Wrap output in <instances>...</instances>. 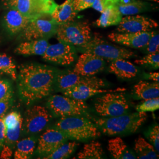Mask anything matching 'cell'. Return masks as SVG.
I'll use <instances>...</instances> for the list:
<instances>
[{"label": "cell", "mask_w": 159, "mask_h": 159, "mask_svg": "<svg viewBox=\"0 0 159 159\" xmlns=\"http://www.w3.org/2000/svg\"><path fill=\"white\" fill-rule=\"evenodd\" d=\"M46 14L31 20L23 30L21 38L23 40L47 39L56 35L58 24L52 18L46 17Z\"/></svg>", "instance_id": "obj_8"}, {"label": "cell", "mask_w": 159, "mask_h": 159, "mask_svg": "<svg viewBox=\"0 0 159 159\" xmlns=\"http://www.w3.org/2000/svg\"><path fill=\"white\" fill-rule=\"evenodd\" d=\"M12 152L11 148L7 146L4 145L2 147V151L1 154V159L10 158L12 156Z\"/></svg>", "instance_id": "obj_42"}, {"label": "cell", "mask_w": 159, "mask_h": 159, "mask_svg": "<svg viewBox=\"0 0 159 159\" xmlns=\"http://www.w3.org/2000/svg\"><path fill=\"white\" fill-rule=\"evenodd\" d=\"M42 56L47 61L61 66H68L75 61L77 54L74 46L59 41L55 44H49Z\"/></svg>", "instance_id": "obj_10"}, {"label": "cell", "mask_w": 159, "mask_h": 159, "mask_svg": "<svg viewBox=\"0 0 159 159\" xmlns=\"http://www.w3.org/2000/svg\"><path fill=\"white\" fill-rule=\"evenodd\" d=\"M134 63L139 65L150 66L154 68H159V52L149 53L146 56L143 57L142 58L135 60Z\"/></svg>", "instance_id": "obj_34"}, {"label": "cell", "mask_w": 159, "mask_h": 159, "mask_svg": "<svg viewBox=\"0 0 159 159\" xmlns=\"http://www.w3.org/2000/svg\"><path fill=\"white\" fill-rule=\"evenodd\" d=\"M122 18V15L116 4L108 7L102 12L101 16L97 20L95 24L99 27H107L118 25Z\"/></svg>", "instance_id": "obj_25"}, {"label": "cell", "mask_w": 159, "mask_h": 159, "mask_svg": "<svg viewBox=\"0 0 159 159\" xmlns=\"http://www.w3.org/2000/svg\"><path fill=\"white\" fill-rule=\"evenodd\" d=\"M90 25L85 21H71L59 24L56 35L58 41L76 47L83 46L92 38Z\"/></svg>", "instance_id": "obj_6"}, {"label": "cell", "mask_w": 159, "mask_h": 159, "mask_svg": "<svg viewBox=\"0 0 159 159\" xmlns=\"http://www.w3.org/2000/svg\"><path fill=\"white\" fill-rule=\"evenodd\" d=\"M94 110L102 117H115L127 113L130 104L123 93L119 91L104 93L94 102Z\"/></svg>", "instance_id": "obj_5"}, {"label": "cell", "mask_w": 159, "mask_h": 159, "mask_svg": "<svg viewBox=\"0 0 159 159\" xmlns=\"http://www.w3.org/2000/svg\"><path fill=\"white\" fill-rule=\"evenodd\" d=\"M158 26V23L153 19L140 15H132L122 17L116 30L119 33H139L150 31Z\"/></svg>", "instance_id": "obj_13"}, {"label": "cell", "mask_w": 159, "mask_h": 159, "mask_svg": "<svg viewBox=\"0 0 159 159\" xmlns=\"http://www.w3.org/2000/svg\"><path fill=\"white\" fill-rule=\"evenodd\" d=\"M68 140L67 137L58 129L55 127L48 129L39 139L37 153L45 157Z\"/></svg>", "instance_id": "obj_15"}, {"label": "cell", "mask_w": 159, "mask_h": 159, "mask_svg": "<svg viewBox=\"0 0 159 159\" xmlns=\"http://www.w3.org/2000/svg\"><path fill=\"white\" fill-rule=\"evenodd\" d=\"M57 4L54 1L47 2L44 0H17L11 8L17 10L24 17L30 20L51 14Z\"/></svg>", "instance_id": "obj_11"}, {"label": "cell", "mask_w": 159, "mask_h": 159, "mask_svg": "<svg viewBox=\"0 0 159 159\" xmlns=\"http://www.w3.org/2000/svg\"><path fill=\"white\" fill-rule=\"evenodd\" d=\"M147 119L146 113L137 111L115 117L93 119V121L103 134L116 136L136 133Z\"/></svg>", "instance_id": "obj_2"}, {"label": "cell", "mask_w": 159, "mask_h": 159, "mask_svg": "<svg viewBox=\"0 0 159 159\" xmlns=\"http://www.w3.org/2000/svg\"><path fill=\"white\" fill-rule=\"evenodd\" d=\"M153 31L139 33H111L108 39L114 43L133 48H143L148 43Z\"/></svg>", "instance_id": "obj_16"}, {"label": "cell", "mask_w": 159, "mask_h": 159, "mask_svg": "<svg viewBox=\"0 0 159 159\" xmlns=\"http://www.w3.org/2000/svg\"><path fill=\"white\" fill-rule=\"evenodd\" d=\"M105 66L104 59L91 52H84L80 56L73 70L83 76H92L102 71Z\"/></svg>", "instance_id": "obj_14"}, {"label": "cell", "mask_w": 159, "mask_h": 159, "mask_svg": "<svg viewBox=\"0 0 159 159\" xmlns=\"http://www.w3.org/2000/svg\"><path fill=\"white\" fill-rule=\"evenodd\" d=\"M54 127L61 131L68 139L75 141L87 140L102 135L95 123L83 116L61 117L56 123Z\"/></svg>", "instance_id": "obj_3"}, {"label": "cell", "mask_w": 159, "mask_h": 159, "mask_svg": "<svg viewBox=\"0 0 159 159\" xmlns=\"http://www.w3.org/2000/svg\"><path fill=\"white\" fill-rule=\"evenodd\" d=\"M12 93L11 83L6 80H0V100Z\"/></svg>", "instance_id": "obj_40"}, {"label": "cell", "mask_w": 159, "mask_h": 159, "mask_svg": "<svg viewBox=\"0 0 159 159\" xmlns=\"http://www.w3.org/2000/svg\"><path fill=\"white\" fill-rule=\"evenodd\" d=\"M79 84L91 86L97 89L106 87V82L94 75L83 76L75 73L73 70H67L60 73H57L54 86L57 91L63 93L66 90Z\"/></svg>", "instance_id": "obj_9"}, {"label": "cell", "mask_w": 159, "mask_h": 159, "mask_svg": "<svg viewBox=\"0 0 159 159\" xmlns=\"http://www.w3.org/2000/svg\"><path fill=\"white\" fill-rule=\"evenodd\" d=\"M4 19L6 27L12 34L21 33L31 21L14 8L7 12Z\"/></svg>", "instance_id": "obj_19"}, {"label": "cell", "mask_w": 159, "mask_h": 159, "mask_svg": "<svg viewBox=\"0 0 159 159\" xmlns=\"http://www.w3.org/2000/svg\"><path fill=\"white\" fill-rule=\"evenodd\" d=\"M125 90V89H118L116 90H106L102 89H97L91 86L83 84H79L75 85L74 87L70 88L63 91V94L66 96L69 97L76 100H80L84 101L85 100L89 98L90 97L95 96L98 94L106 93L107 92L111 91H121Z\"/></svg>", "instance_id": "obj_17"}, {"label": "cell", "mask_w": 159, "mask_h": 159, "mask_svg": "<svg viewBox=\"0 0 159 159\" xmlns=\"http://www.w3.org/2000/svg\"><path fill=\"white\" fill-rule=\"evenodd\" d=\"M146 78L148 79L153 81L154 82H159V73H150L146 75Z\"/></svg>", "instance_id": "obj_43"}, {"label": "cell", "mask_w": 159, "mask_h": 159, "mask_svg": "<svg viewBox=\"0 0 159 159\" xmlns=\"http://www.w3.org/2000/svg\"><path fill=\"white\" fill-rule=\"evenodd\" d=\"M94 0H73L75 11L77 12L92 7Z\"/></svg>", "instance_id": "obj_38"}, {"label": "cell", "mask_w": 159, "mask_h": 159, "mask_svg": "<svg viewBox=\"0 0 159 159\" xmlns=\"http://www.w3.org/2000/svg\"><path fill=\"white\" fill-rule=\"evenodd\" d=\"M0 71L10 75L14 80H17L16 66L11 57L5 54H0Z\"/></svg>", "instance_id": "obj_30"}, {"label": "cell", "mask_w": 159, "mask_h": 159, "mask_svg": "<svg viewBox=\"0 0 159 159\" xmlns=\"http://www.w3.org/2000/svg\"><path fill=\"white\" fill-rule=\"evenodd\" d=\"M2 73H1V72L0 71V77L2 75Z\"/></svg>", "instance_id": "obj_47"}, {"label": "cell", "mask_w": 159, "mask_h": 159, "mask_svg": "<svg viewBox=\"0 0 159 159\" xmlns=\"http://www.w3.org/2000/svg\"><path fill=\"white\" fill-rule=\"evenodd\" d=\"M45 1H47V2H51V1H54V0H44Z\"/></svg>", "instance_id": "obj_46"}, {"label": "cell", "mask_w": 159, "mask_h": 159, "mask_svg": "<svg viewBox=\"0 0 159 159\" xmlns=\"http://www.w3.org/2000/svg\"><path fill=\"white\" fill-rule=\"evenodd\" d=\"M115 4L123 16H132L145 11L149 5L141 0H116Z\"/></svg>", "instance_id": "obj_24"}, {"label": "cell", "mask_w": 159, "mask_h": 159, "mask_svg": "<svg viewBox=\"0 0 159 159\" xmlns=\"http://www.w3.org/2000/svg\"><path fill=\"white\" fill-rule=\"evenodd\" d=\"M52 116L48 110L41 106H34L25 113L24 130L27 134H37L43 130Z\"/></svg>", "instance_id": "obj_12"}, {"label": "cell", "mask_w": 159, "mask_h": 159, "mask_svg": "<svg viewBox=\"0 0 159 159\" xmlns=\"http://www.w3.org/2000/svg\"><path fill=\"white\" fill-rule=\"evenodd\" d=\"M48 46L46 39L29 40L21 43L15 52L24 56H43Z\"/></svg>", "instance_id": "obj_21"}, {"label": "cell", "mask_w": 159, "mask_h": 159, "mask_svg": "<svg viewBox=\"0 0 159 159\" xmlns=\"http://www.w3.org/2000/svg\"><path fill=\"white\" fill-rule=\"evenodd\" d=\"M23 125H19L15 129L11 130L6 129V137L4 145L12 148H15L22 130Z\"/></svg>", "instance_id": "obj_32"}, {"label": "cell", "mask_w": 159, "mask_h": 159, "mask_svg": "<svg viewBox=\"0 0 159 159\" xmlns=\"http://www.w3.org/2000/svg\"><path fill=\"white\" fill-rule=\"evenodd\" d=\"M37 140L34 137H29L18 141L16 144L14 159H27L34 153Z\"/></svg>", "instance_id": "obj_27"}, {"label": "cell", "mask_w": 159, "mask_h": 159, "mask_svg": "<svg viewBox=\"0 0 159 159\" xmlns=\"http://www.w3.org/2000/svg\"><path fill=\"white\" fill-rule=\"evenodd\" d=\"M147 137L157 153L159 152V126L156 125L148 131Z\"/></svg>", "instance_id": "obj_35"}, {"label": "cell", "mask_w": 159, "mask_h": 159, "mask_svg": "<svg viewBox=\"0 0 159 159\" xmlns=\"http://www.w3.org/2000/svg\"><path fill=\"white\" fill-rule=\"evenodd\" d=\"M159 108V98H153L145 100L143 102L137 106V111L138 112H144L148 111L153 112Z\"/></svg>", "instance_id": "obj_33"}, {"label": "cell", "mask_w": 159, "mask_h": 159, "mask_svg": "<svg viewBox=\"0 0 159 159\" xmlns=\"http://www.w3.org/2000/svg\"><path fill=\"white\" fill-rule=\"evenodd\" d=\"M107 149L113 157L116 159H136V154L133 153L119 137L109 140Z\"/></svg>", "instance_id": "obj_23"}, {"label": "cell", "mask_w": 159, "mask_h": 159, "mask_svg": "<svg viewBox=\"0 0 159 159\" xmlns=\"http://www.w3.org/2000/svg\"><path fill=\"white\" fill-rule=\"evenodd\" d=\"M77 13L74 10L73 0H66L62 4L57 5L50 16L59 25L74 21Z\"/></svg>", "instance_id": "obj_20"}, {"label": "cell", "mask_w": 159, "mask_h": 159, "mask_svg": "<svg viewBox=\"0 0 159 159\" xmlns=\"http://www.w3.org/2000/svg\"><path fill=\"white\" fill-rule=\"evenodd\" d=\"M16 1L17 0H4L6 6H8L11 8L14 6V4L16 2Z\"/></svg>", "instance_id": "obj_44"}, {"label": "cell", "mask_w": 159, "mask_h": 159, "mask_svg": "<svg viewBox=\"0 0 159 159\" xmlns=\"http://www.w3.org/2000/svg\"><path fill=\"white\" fill-rule=\"evenodd\" d=\"M79 159H100L104 158V152L102 144L97 141H91L85 144L77 155Z\"/></svg>", "instance_id": "obj_28"}, {"label": "cell", "mask_w": 159, "mask_h": 159, "mask_svg": "<svg viewBox=\"0 0 159 159\" xmlns=\"http://www.w3.org/2000/svg\"><path fill=\"white\" fill-rule=\"evenodd\" d=\"M79 48L84 52H91L111 61L119 58L128 59L135 56L134 52L125 48L110 44L103 40L97 34H94V37L87 43L79 47Z\"/></svg>", "instance_id": "obj_4"}, {"label": "cell", "mask_w": 159, "mask_h": 159, "mask_svg": "<svg viewBox=\"0 0 159 159\" xmlns=\"http://www.w3.org/2000/svg\"><path fill=\"white\" fill-rule=\"evenodd\" d=\"M4 122L6 129L11 130L16 128L19 125H23V119L19 113L17 111H12L4 116Z\"/></svg>", "instance_id": "obj_31"}, {"label": "cell", "mask_w": 159, "mask_h": 159, "mask_svg": "<svg viewBox=\"0 0 159 159\" xmlns=\"http://www.w3.org/2000/svg\"><path fill=\"white\" fill-rule=\"evenodd\" d=\"M143 48L146 49L148 53H156L159 51V34L153 31L148 43Z\"/></svg>", "instance_id": "obj_36"}, {"label": "cell", "mask_w": 159, "mask_h": 159, "mask_svg": "<svg viewBox=\"0 0 159 159\" xmlns=\"http://www.w3.org/2000/svg\"><path fill=\"white\" fill-rule=\"evenodd\" d=\"M12 96L13 93L0 100V117L4 116L7 110L11 106L13 102Z\"/></svg>", "instance_id": "obj_39"}, {"label": "cell", "mask_w": 159, "mask_h": 159, "mask_svg": "<svg viewBox=\"0 0 159 159\" xmlns=\"http://www.w3.org/2000/svg\"><path fill=\"white\" fill-rule=\"evenodd\" d=\"M47 104L56 116L63 117L77 116L91 118L87 111V106L83 100L64 95H53L48 98Z\"/></svg>", "instance_id": "obj_7"}, {"label": "cell", "mask_w": 159, "mask_h": 159, "mask_svg": "<svg viewBox=\"0 0 159 159\" xmlns=\"http://www.w3.org/2000/svg\"><path fill=\"white\" fill-rule=\"evenodd\" d=\"M4 116L0 117V148H2L4 145L6 137V127L4 122Z\"/></svg>", "instance_id": "obj_41"}, {"label": "cell", "mask_w": 159, "mask_h": 159, "mask_svg": "<svg viewBox=\"0 0 159 159\" xmlns=\"http://www.w3.org/2000/svg\"><path fill=\"white\" fill-rule=\"evenodd\" d=\"M79 144L75 142L64 143L53 152L43 157L46 159H67L73 153Z\"/></svg>", "instance_id": "obj_29"}, {"label": "cell", "mask_w": 159, "mask_h": 159, "mask_svg": "<svg viewBox=\"0 0 159 159\" xmlns=\"http://www.w3.org/2000/svg\"><path fill=\"white\" fill-rule=\"evenodd\" d=\"M116 0H94L92 7L97 11L102 13L108 7L115 4Z\"/></svg>", "instance_id": "obj_37"}, {"label": "cell", "mask_w": 159, "mask_h": 159, "mask_svg": "<svg viewBox=\"0 0 159 159\" xmlns=\"http://www.w3.org/2000/svg\"><path fill=\"white\" fill-rule=\"evenodd\" d=\"M133 94L137 99L148 100L159 97V82L140 81L133 87Z\"/></svg>", "instance_id": "obj_22"}, {"label": "cell", "mask_w": 159, "mask_h": 159, "mask_svg": "<svg viewBox=\"0 0 159 159\" xmlns=\"http://www.w3.org/2000/svg\"><path fill=\"white\" fill-rule=\"evenodd\" d=\"M149 1H154V2H159V0H149Z\"/></svg>", "instance_id": "obj_45"}, {"label": "cell", "mask_w": 159, "mask_h": 159, "mask_svg": "<svg viewBox=\"0 0 159 159\" xmlns=\"http://www.w3.org/2000/svg\"><path fill=\"white\" fill-rule=\"evenodd\" d=\"M57 72L46 65L31 63L19 68L18 89L20 96L29 104L50 95Z\"/></svg>", "instance_id": "obj_1"}, {"label": "cell", "mask_w": 159, "mask_h": 159, "mask_svg": "<svg viewBox=\"0 0 159 159\" xmlns=\"http://www.w3.org/2000/svg\"><path fill=\"white\" fill-rule=\"evenodd\" d=\"M108 71L122 79H130L135 77L138 73L136 67L124 58H119L111 61Z\"/></svg>", "instance_id": "obj_18"}, {"label": "cell", "mask_w": 159, "mask_h": 159, "mask_svg": "<svg viewBox=\"0 0 159 159\" xmlns=\"http://www.w3.org/2000/svg\"><path fill=\"white\" fill-rule=\"evenodd\" d=\"M134 150L136 159H156L159 158V153L156 152L153 146L148 142L142 137H139L135 141Z\"/></svg>", "instance_id": "obj_26"}]
</instances>
